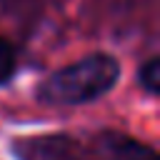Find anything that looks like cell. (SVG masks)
<instances>
[{
  "mask_svg": "<svg viewBox=\"0 0 160 160\" xmlns=\"http://www.w3.org/2000/svg\"><path fill=\"white\" fill-rule=\"evenodd\" d=\"M118 78V60L108 52H92L55 70L38 88V98L48 105H85L108 95Z\"/></svg>",
  "mask_w": 160,
  "mask_h": 160,
  "instance_id": "6da1fadb",
  "label": "cell"
},
{
  "mask_svg": "<svg viewBox=\"0 0 160 160\" xmlns=\"http://www.w3.org/2000/svg\"><path fill=\"white\" fill-rule=\"evenodd\" d=\"M105 148L112 152L115 160H158V152L150 145H145L135 138L120 135V132H108Z\"/></svg>",
  "mask_w": 160,
  "mask_h": 160,
  "instance_id": "7a4b0ae2",
  "label": "cell"
},
{
  "mask_svg": "<svg viewBox=\"0 0 160 160\" xmlns=\"http://www.w3.org/2000/svg\"><path fill=\"white\" fill-rule=\"evenodd\" d=\"M138 80H140V85L145 88V92L158 95V90H160V58H158V55L148 58V60L140 65Z\"/></svg>",
  "mask_w": 160,
  "mask_h": 160,
  "instance_id": "3957f363",
  "label": "cell"
},
{
  "mask_svg": "<svg viewBox=\"0 0 160 160\" xmlns=\"http://www.w3.org/2000/svg\"><path fill=\"white\" fill-rule=\"evenodd\" d=\"M15 68H18L15 50H12V45L0 35V85H5V82L15 75Z\"/></svg>",
  "mask_w": 160,
  "mask_h": 160,
  "instance_id": "277c9868",
  "label": "cell"
},
{
  "mask_svg": "<svg viewBox=\"0 0 160 160\" xmlns=\"http://www.w3.org/2000/svg\"><path fill=\"white\" fill-rule=\"evenodd\" d=\"M15 150H18V155H20L22 160H50L45 152H40V150L35 148L32 138H30V140H22V142H18V145H15Z\"/></svg>",
  "mask_w": 160,
  "mask_h": 160,
  "instance_id": "5b68a950",
  "label": "cell"
}]
</instances>
